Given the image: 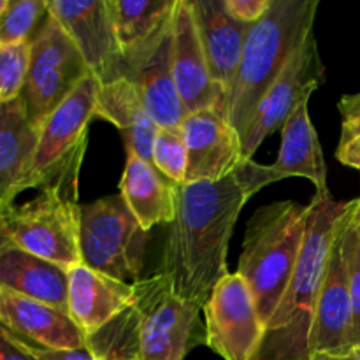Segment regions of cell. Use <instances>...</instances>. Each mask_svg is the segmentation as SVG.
<instances>
[{
    "label": "cell",
    "instance_id": "obj_1",
    "mask_svg": "<svg viewBox=\"0 0 360 360\" xmlns=\"http://www.w3.org/2000/svg\"><path fill=\"white\" fill-rule=\"evenodd\" d=\"M248 199L236 172L214 183L176 186V217L165 234L158 274L200 309L229 274V241Z\"/></svg>",
    "mask_w": 360,
    "mask_h": 360
},
{
    "label": "cell",
    "instance_id": "obj_2",
    "mask_svg": "<svg viewBox=\"0 0 360 360\" xmlns=\"http://www.w3.org/2000/svg\"><path fill=\"white\" fill-rule=\"evenodd\" d=\"M355 206L357 199L338 202L329 190L313 195L294 276L266 326L262 343L252 360H309V336L330 246L352 218Z\"/></svg>",
    "mask_w": 360,
    "mask_h": 360
},
{
    "label": "cell",
    "instance_id": "obj_3",
    "mask_svg": "<svg viewBox=\"0 0 360 360\" xmlns=\"http://www.w3.org/2000/svg\"><path fill=\"white\" fill-rule=\"evenodd\" d=\"M316 9L319 0H271L262 20L250 25L229 111L241 141L288 58L313 32Z\"/></svg>",
    "mask_w": 360,
    "mask_h": 360
},
{
    "label": "cell",
    "instance_id": "obj_4",
    "mask_svg": "<svg viewBox=\"0 0 360 360\" xmlns=\"http://www.w3.org/2000/svg\"><path fill=\"white\" fill-rule=\"evenodd\" d=\"M308 214V206L280 200L259 207L246 225L238 274L252 292L264 327L269 323L294 276Z\"/></svg>",
    "mask_w": 360,
    "mask_h": 360
},
{
    "label": "cell",
    "instance_id": "obj_5",
    "mask_svg": "<svg viewBox=\"0 0 360 360\" xmlns=\"http://www.w3.org/2000/svg\"><path fill=\"white\" fill-rule=\"evenodd\" d=\"M77 185H53L2 214V232L28 253L70 269L83 264Z\"/></svg>",
    "mask_w": 360,
    "mask_h": 360
},
{
    "label": "cell",
    "instance_id": "obj_6",
    "mask_svg": "<svg viewBox=\"0 0 360 360\" xmlns=\"http://www.w3.org/2000/svg\"><path fill=\"white\" fill-rule=\"evenodd\" d=\"M98 81L88 74L39 127V141L28 174V188L77 183L95 118Z\"/></svg>",
    "mask_w": 360,
    "mask_h": 360
},
{
    "label": "cell",
    "instance_id": "obj_7",
    "mask_svg": "<svg viewBox=\"0 0 360 360\" xmlns=\"http://www.w3.org/2000/svg\"><path fill=\"white\" fill-rule=\"evenodd\" d=\"M139 360H185L193 347L206 345L202 309L172 290L162 274L134 283Z\"/></svg>",
    "mask_w": 360,
    "mask_h": 360
},
{
    "label": "cell",
    "instance_id": "obj_8",
    "mask_svg": "<svg viewBox=\"0 0 360 360\" xmlns=\"http://www.w3.org/2000/svg\"><path fill=\"white\" fill-rule=\"evenodd\" d=\"M148 232L122 195H108L81 206L79 248L84 266L134 285L141 280Z\"/></svg>",
    "mask_w": 360,
    "mask_h": 360
},
{
    "label": "cell",
    "instance_id": "obj_9",
    "mask_svg": "<svg viewBox=\"0 0 360 360\" xmlns=\"http://www.w3.org/2000/svg\"><path fill=\"white\" fill-rule=\"evenodd\" d=\"M90 74L79 49L58 21L46 14L30 41V65L21 101L35 127Z\"/></svg>",
    "mask_w": 360,
    "mask_h": 360
},
{
    "label": "cell",
    "instance_id": "obj_10",
    "mask_svg": "<svg viewBox=\"0 0 360 360\" xmlns=\"http://www.w3.org/2000/svg\"><path fill=\"white\" fill-rule=\"evenodd\" d=\"M323 81L326 67L320 56L315 32H309L260 102L255 118L243 139V162L253 160V155L266 137L283 129L295 108L301 102L309 101V95L319 90Z\"/></svg>",
    "mask_w": 360,
    "mask_h": 360
},
{
    "label": "cell",
    "instance_id": "obj_11",
    "mask_svg": "<svg viewBox=\"0 0 360 360\" xmlns=\"http://www.w3.org/2000/svg\"><path fill=\"white\" fill-rule=\"evenodd\" d=\"M206 345L224 360H252L262 343L264 327L257 304L241 274L218 281L206 306Z\"/></svg>",
    "mask_w": 360,
    "mask_h": 360
},
{
    "label": "cell",
    "instance_id": "obj_12",
    "mask_svg": "<svg viewBox=\"0 0 360 360\" xmlns=\"http://www.w3.org/2000/svg\"><path fill=\"white\" fill-rule=\"evenodd\" d=\"M48 14L72 39L98 83L122 76L123 51L109 0H48Z\"/></svg>",
    "mask_w": 360,
    "mask_h": 360
},
{
    "label": "cell",
    "instance_id": "obj_13",
    "mask_svg": "<svg viewBox=\"0 0 360 360\" xmlns=\"http://www.w3.org/2000/svg\"><path fill=\"white\" fill-rule=\"evenodd\" d=\"M122 76L139 90L148 115L158 127H179L186 116L172 76L171 21L153 39L123 53Z\"/></svg>",
    "mask_w": 360,
    "mask_h": 360
},
{
    "label": "cell",
    "instance_id": "obj_14",
    "mask_svg": "<svg viewBox=\"0 0 360 360\" xmlns=\"http://www.w3.org/2000/svg\"><path fill=\"white\" fill-rule=\"evenodd\" d=\"M171 32L172 76L186 115L213 109L229 120V102L207 69L190 0H176Z\"/></svg>",
    "mask_w": 360,
    "mask_h": 360
},
{
    "label": "cell",
    "instance_id": "obj_15",
    "mask_svg": "<svg viewBox=\"0 0 360 360\" xmlns=\"http://www.w3.org/2000/svg\"><path fill=\"white\" fill-rule=\"evenodd\" d=\"M186 144L185 183L220 181L243 162V141L227 118L213 109L186 115L181 125Z\"/></svg>",
    "mask_w": 360,
    "mask_h": 360
},
{
    "label": "cell",
    "instance_id": "obj_16",
    "mask_svg": "<svg viewBox=\"0 0 360 360\" xmlns=\"http://www.w3.org/2000/svg\"><path fill=\"white\" fill-rule=\"evenodd\" d=\"M350 221L352 218L345 224L330 246L329 262L316 301L315 320L309 336V357L311 354H341L354 348L350 281L345 259V231Z\"/></svg>",
    "mask_w": 360,
    "mask_h": 360
},
{
    "label": "cell",
    "instance_id": "obj_17",
    "mask_svg": "<svg viewBox=\"0 0 360 360\" xmlns=\"http://www.w3.org/2000/svg\"><path fill=\"white\" fill-rule=\"evenodd\" d=\"M200 46L214 83L224 91L231 111V98L238 79L250 25L229 16L224 0H190Z\"/></svg>",
    "mask_w": 360,
    "mask_h": 360
},
{
    "label": "cell",
    "instance_id": "obj_18",
    "mask_svg": "<svg viewBox=\"0 0 360 360\" xmlns=\"http://www.w3.org/2000/svg\"><path fill=\"white\" fill-rule=\"evenodd\" d=\"M0 288L69 313V269L0 239Z\"/></svg>",
    "mask_w": 360,
    "mask_h": 360
},
{
    "label": "cell",
    "instance_id": "obj_19",
    "mask_svg": "<svg viewBox=\"0 0 360 360\" xmlns=\"http://www.w3.org/2000/svg\"><path fill=\"white\" fill-rule=\"evenodd\" d=\"M134 304V285L79 264L69 269V315L91 336Z\"/></svg>",
    "mask_w": 360,
    "mask_h": 360
},
{
    "label": "cell",
    "instance_id": "obj_20",
    "mask_svg": "<svg viewBox=\"0 0 360 360\" xmlns=\"http://www.w3.org/2000/svg\"><path fill=\"white\" fill-rule=\"evenodd\" d=\"M39 141V127L28 120L21 97L0 102V214L27 190Z\"/></svg>",
    "mask_w": 360,
    "mask_h": 360
},
{
    "label": "cell",
    "instance_id": "obj_21",
    "mask_svg": "<svg viewBox=\"0 0 360 360\" xmlns=\"http://www.w3.org/2000/svg\"><path fill=\"white\" fill-rule=\"evenodd\" d=\"M2 290V288H0ZM4 323L16 336L55 350L88 347V338L69 313L2 290Z\"/></svg>",
    "mask_w": 360,
    "mask_h": 360
},
{
    "label": "cell",
    "instance_id": "obj_22",
    "mask_svg": "<svg viewBox=\"0 0 360 360\" xmlns=\"http://www.w3.org/2000/svg\"><path fill=\"white\" fill-rule=\"evenodd\" d=\"M95 118L112 123L125 141V150L151 164V148L158 125L148 115L136 84L125 76L98 83Z\"/></svg>",
    "mask_w": 360,
    "mask_h": 360
},
{
    "label": "cell",
    "instance_id": "obj_23",
    "mask_svg": "<svg viewBox=\"0 0 360 360\" xmlns=\"http://www.w3.org/2000/svg\"><path fill=\"white\" fill-rule=\"evenodd\" d=\"M176 186L162 176L153 164L127 151L125 169L120 181V195L139 221L143 231L160 224H172L176 217Z\"/></svg>",
    "mask_w": 360,
    "mask_h": 360
},
{
    "label": "cell",
    "instance_id": "obj_24",
    "mask_svg": "<svg viewBox=\"0 0 360 360\" xmlns=\"http://www.w3.org/2000/svg\"><path fill=\"white\" fill-rule=\"evenodd\" d=\"M271 167L287 178L301 176L315 185L316 192L327 190V165L322 144L308 112V101L301 102L281 129V146Z\"/></svg>",
    "mask_w": 360,
    "mask_h": 360
},
{
    "label": "cell",
    "instance_id": "obj_25",
    "mask_svg": "<svg viewBox=\"0 0 360 360\" xmlns=\"http://www.w3.org/2000/svg\"><path fill=\"white\" fill-rule=\"evenodd\" d=\"M176 0H109L116 37L123 53L153 39L171 21Z\"/></svg>",
    "mask_w": 360,
    "mask_h": 360
},
{
    "label": "cell",
    "instance_id": "obj_26",
    "mask_svg": "<svg viewBox=\"0 0 360 360\" xmlns=\"http://www.w3.org/2000/svg\"><path fill=\"white\" fill-rule=\"evenodd\" d=\"M151 164L174 185H185L186 144L179 127H158L151 148Z\"/></svg>",
    "mask_w": 360,
    "mask_h": 360
},
{
    "label": "cell",
    "instance_id": "obj_27",
    "mask_svg": "<svg viewBox=\"0 0 360 360\" xmlns=\"http://www.w3.org/2000/svg\"><path fill=\"white\" fill-rule=\"evenodd\" d=\"M48 14V0H9L0 16V42H28L35 35L41 18Z\"/></svg>",
    "mask_w": 360,
    "mask_h": 360
},
{
    "label": "cell",
    "instance_id": "obj_28",
    "mask_svg": "<svg viewBox=\"0 0 360 360\" xmlns=\"http://www.w3.org/2000/svg\"><path fill=\"white\" fill-rule=\"evenodd\" d=\"M30 65V41L18 44L0 42V102L21 97Z\"/></svg>",
    "mask_w": 360,
    "mask_h": 360
},
{
    "label": "cell",
    "instance_id": "obj_29",
    "mask_svg": "<svg viewBox=\"0 0 360 360\" xmlns=\"http://www.w3.org/2000/svg\"><path fill=\"white\" fill-rule=\"evenodd\" d=\"M345 259L350 281L352 347H360V239L352 227V221L345 231Z\"/></svg>",
    "mask_w": 360,
    "mask_h": 360
},
{
    "label": "cell",
    "instance_id": "obj_30",
    "mask_svg": "<svg viewBox=\"0 0 360 360\" xmlns=\"http://www.w3.org/2000/svg\"><path fill=\"white\" fill-rule=\"evenodd\" d=\"M234 172L248 197L255 195V193L260 192L264 186L273 185V183L285 179L283 176L278 174L271 165H260L257 164L255 160L241 162Z\"/></svg>",
    "mask_w": 360,
    "mask_h": 360
},
{
    "label": "cell",
    "instance_id": "obj_31",
    "mask_svg": "<svg viewBox=\"0 0 360 360\" xmlns=\"http://www.w3.org/2000/svg\"><path fill=\"white\" fill-rule=\"evenodd\" d=\"M13 336L16 338V341L25 352H28L32 357L37 360H97L94 352L88 347L74 348V350H55V348L39 347V345L16 336V334H13Z\"/></svg>",
    "mask_w": 360,
    "mask_h": 360
},
{
    "label": "cell",
    "instance_id": "obj_32",
    "mask_svg": "<svg viewBox=\"0 0 360 360\" xmlns=\"http://www.w3.org/2000/svg\"><path fill=\"white\" fill-rule=\"evenodd\" d=\"M229 16L243 25H253L269 11L271 0H224Z\"/></svg>",
    "mask_w": 360,
    "mask_h": 360
},
{
    "label": "cell",
    "instance_id": "obj_33",
    "mask_svg": "<svg viewBox=\"0 0 360 360\" xmlns=\"http://www.w3.org/2000/svg\"><path fill=\"white\" fill-rule=\"evenodd\" d=\"M341 118V141L340 144L348 143L360 136V94L355 95H343L341 101L338 102Z\"/></svg>",
    "mask_w": 360,
    "mask_h": 360
},
{
    "label": "cell",
    "instance_id": "obj_34",
    "mask_svg": "<svg viewBox=\"0 0 360 360\" xmlns=\"http://www.w3.org/2000/svg\"><path fill=\"white\" fill-rule=\"evenodd\" d=\"M0 360H37L25 352L6 326L0 323Z\"/></svg>",
    "mask_w": 360,
    "mask_h": 360
},
{
    "label": "cell",
    "instance_id": "obj_35",
    "mask_svg": "<svg viewBox=\"0 0 360 360\" xmlns=\"http://www.w3.org/2000/svg\"><path fill=\"white\" fill-rule=\"evenodd\" d=\"M336 157L341 164L360 171V136L348 141V143L340 144L336 150Z\"/></svg>",
    "mask_w": 360,
    "mask_h": 360
},
{
    "label": "cell",
    "instance_id": "obj_36",
    "mask_svg": "<svg viewBox=\"0 0 360 360\" xmlns=\"http://www.w3.org/2000/svg\"><path fill=\"white\" fill-rule=\"evenodd\" d=\"M309 360H360V347H354L341 354H311Z\"/></svg>",
    "mask_w": 360,
    "mask_h": 360
},
{
    "label": "cell",
    "instance_id": "obj_37",
    "mask_svg": "<svg viewBox=\"0 0 360 360\" xmlns=\"http://www.w3.org/2000/svg\"><path fill=\"white\" fill-rule=\"evenodd\" d=\"M352 227H354V231L357 232L360 239V197L357 199V206H355L354 217H352Z\"/></svg>",
    "mask_w": 360,
    "mask_h": 360
},
{
    "label": "cell",
    "instance_id": "obj_38",
    "mask_svg": "<svg viewBox=\"0 0 360 360\" xmlns=\"http://www.w3.org/2000/svg\"><path fill=\"white\" fill-rule=\"evenodd\" d=\"M0 323H4V308H2V290H0Z\"/></svg>",
    "mask_w": 360,
    "mask_h": 360
},
{
    "label": "cell",
    "instance_id": "obj_39",
    "mask_svg": "<svg viewBox=\"0 0 360 360\" xmlns=\"http://www.w3.org/2000/svg\"><path fill=\"white\" fill-rule=\"evenodd\" d=\"M7 2H9V0H0V16H2V13L6 11Z\"/></svg>",
    "mask_w": 360,
    "mask_h": 360
},
{
    "label": "cell",
    "instance_id": "obj_40",
    "mask_svg": "<svg viewBox=\"0 0 360 360\" xmlns=\"http://www.w3.org/2000/svg\"><path fill=\"white\" fill-rule=\"evenodd\" d=\"M4 238V232H2V214H0V239Z\"/></svg>",
    "mask_w": 360,
    "mask_h": 360
}]
</instances>
